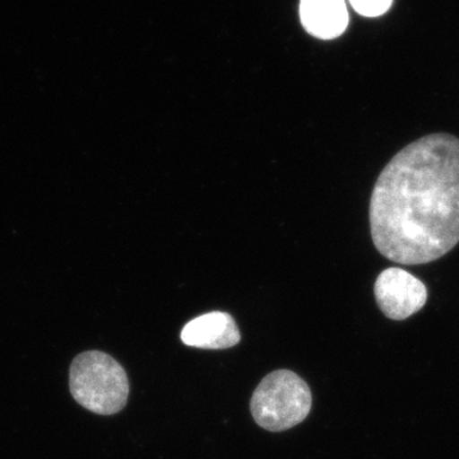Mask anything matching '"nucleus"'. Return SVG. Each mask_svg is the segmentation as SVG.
<instances>
[{
  "mask_svg": "<svg viewBox=\"0 0 459 459\" xmlns=\"http://www.w3.org/2000/svg\"><path fill=\"white\" fill-rule=\"evenodd\" d=\"M370 230L377 252L398 264H427L457 246V137L427 135L388 162L371 195Z\"/></svg>",
  "mask_w": 459,
  "mask_h": 459,
  "instance_id": "f257e3e1",
  "label": "nucleus"
},
{
  "mask_svg": "<svg viewBox=\"0 0 459 459\" xmlns=\"http://www.w3.org/2000/svg\"><path fill=\"white\" fill-rule=\"evenodd\" d=\"M69 388L81 406L102 416L120 412L129 397L126 370L101 351H86L74 359L69 369Z\"/></svg>",
  "mask_w": 459,
  "mask_h": 459,
  "instance_id": "f03ea898",
  "label": "nucleus"
},
{
  "mask_svg": "<svg viewBox=\"0 0 459 459\" xmlns=\"http://www.w3.org/2000/svg\"><path fill=\"white\" fill-rule=\"evenodd\" d=\"M312 402V391L300 377L291 370H276L256 386L250 411L259 427L280 433L303 422Z\"/></svg>",
  "mask_w": 459,
  "mask_h": 459,
  "instance_id": "7ed1b4c3",
  "label": "nucleus"
},
{
  "mask_svg": "<svg viewBox=\"0 0 459 459\" xmlns=\"http://www.w3.org/2000/svg\"><path fill=\"white\" fill-rule=\"evenodd\" d=\"M377 307L385 316L404 320L420 312L428 300L427 286L409 272L392 267L377 276L374 286Z\"/></svg>",
  "mask_w": 459,
  "mask_h": 459,
  "instance_id": "20e7f679",
  "label": "nucleus"
},
{
  "mask_svg": "<svg viewBox=\"0 0 459 459\" xmlns=\"http://www.w3.org/2000/svg\"><path fill=\"white\" fill-rule=\"evenodd\" d=\"M186 346L204 350H225L237 346L241 336L237 323L228 313L212 312L190 320L181 331Z\"/></svg>",
  "mask_w": 459,
  "mask_h": 459,
  "instance_id": "39448f33",
  "label": "nucleus"
},
{
  "mask_svg": "<svg viewBox=\"0 0 459 459\" xmlns=\"http://www.w3.org/2000/svg\"><path fill=\"white\" fill-rule=\"evenodd\" d=\"M300 18L304 29L322 40L338 38L349 25L344 0H301Z\"/></svg>",
  "mask_w": 459,
  "mask_h": 459,
  "instance_id": "423d86ee",
  "label": "nucleus"
},
{
  "mask_svg": "<svg viewBox=\"0 0 459 459\" xmlns=\"http://www.w3.org/2000/svg\"><path fill=\"white\" fill-rule=\"evenodd\" d=\"M394 0H350L352 8L364 17H379L391 8Z\"/></svg>",
  "mask_w": 459,
  "mask_h": 459,
  "instance_id": "0eeeda50",
  "label": "nucleus"
}]
</instances>
